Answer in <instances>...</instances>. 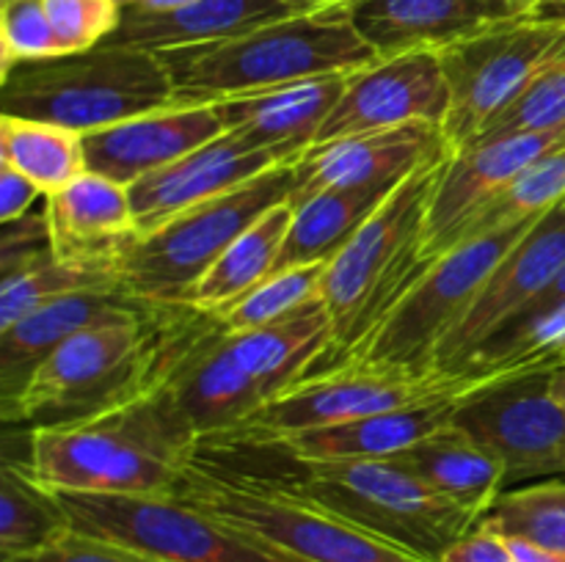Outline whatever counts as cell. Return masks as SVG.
<instances>
[{
	"label": "cell",
	"instance_id": "15",
	"mask_svg": "<svg viewBox=\"0 0 565 562\" xmlns=\"http://www.w3.org/2000/svg\"><path fill=\"white\" fill-rule=\"evenodd\" d=\"M565 264V207L541 215L522 240L500 259L461 323L445 336L430 378H450L486 342L519 317Z\"/></svg>",
	"mask_w": 565,
	"mask_h": 562
},
{
	"label": "cell",
	"instance_id": "29",
	"mask_svg": "<svg viewBox=\"0 0 565 562\" xmlns=\"http://www.w3.org/2000/svg\"><path fill=\"white\" fill-rule=\"evenodd\" d=\"M292 215H296V204L290 198L259 215L241 237H235L224 248V253L210 264L207 273L188 290L182 306L218 314L241 301L254 287L263 284L268 275H274L281 248L290 235Z\"/></svg>",
	"mask_w": 565,
	"mask_h": 562
},
{
	"label": "cell",
	"instance_id": "4",
	"mask_svg": "<svg viewBox=\"0 0 565 562\" xmlns=\"http://www.w3.org/2000/svg\"><path fill=\"white\" fill-rule=\"evenodd\" d=\"M177 102H221L326 75H351L379 55L342 11L290 14L193 47L160 50Z\"/></svg>",
	"mask_w": 565,
	"mask_h": 562
},
{
	"label": "cell",
	"instance_id": "37",
	"mask_svg": "<svg viewBox=\"0 0 565 562\" xmlns=\"http://www.w3.org/2000/svg\"><path fill=\"white\" fill-rule=\"evenodd\" d=\"M0 77L25 61L61 58L44 0H0Z\"/></svg>",
	"mask_w": 565,
	"mask_h": 562
},
{
	"label": "cell",
	"instance_id": "2",
	"mask_svg": "<svg viewBox=\"0 0 565 562\" xmlns=\"http://www.w3.org/2000/svg\"><path fill=\"white\" fill-rule=\"evenodd\" d=\"M199 439L163 391L147 389L75 422L33 428L25 468L58 494L171 499Z\"/></svg>",
	"mask_w": 565,
	"mask_h": 562
},
{
	"label": "cell",
	"instance_id": "34",
	"mask_svg": "<svg viewBox=\"0 0 565 562\" xmlns=\"http://www.w3.org/2000/svg\"><path fill=\"white\" fill-rule=\"evenodd\" d=\"M565 202V143L535 160L500 196L486 204L483 213L463 229L461 240L489 235L513 224H530Z\"/></svg>",
	"mask_w": 565,
	"mask_h": 562
},
{
	"label": "cell",
	"instance_id": "35",
	"mask_svg": "<svg viewBox=\"0 0 565 562\" xmlns=\"http://www.w3.org/2000/svg\"><path fill=\"white\" fill-rule=\"evenodd\" d=\"M323 273L326 262L276 270L263 284L254 287L252 292H246L241 301L226 306L215 317L232 334L279 323V320L292 317L312 303L323 301Z\"/></svg>",
	"mask_w": 565,
	"mask_h": 562
},
{
	"label": "cell",
	"instance_id": "50",
	"mask_svg": "<svg viewBox=\"0 0 565 562\" xmlns=\"http://www.w3.org/2000/svg\"><path fill=\"white\" fill-rule=\"evenodd\" d=\"M561 207H565V202H563V204H561Z\"/></svg>",
	"mask_w": 565,
	"mask_h": 562
},
{
	"label": "cell",
	"instance_id": "39",
	"mask_svg": "<svg viewBox=\"0 0 565 562\" xmlns=\"http://www.w3.org/2000/svg\"><path fill=\"white\" fill-rule=\"evenodd\" d=\"M565 127V53L505 110L483 138Z\"/></svg>",
	"mask_w": 565,
	"mask_h": 562
},
{
	"label": "cell",
	"instance_id": "5",
	"mask_svg": "<svg viewBox=\"0 0 565 562\" xmlns=\"http://www.w3.org/2000/svg\"><path fill=\"white\" fill-rule=\"evenodd\" d=\"M174 102L160 55L114 42L61 58L25 61L0 77V114L50 121L81 136Z\"/></svg>",
	"mask_w": 565,
	"mask_h": 562
},
{
	"label": "cell",
	"instance_id": "18",
	"mask_svg": "<svg viewBox=\"0 0 565 562\" xmlns=\"http://www.w3.org/2000/svg\"><path fill=\"white\" fill-rule=\"evenodd\" d=\"M441 149L450 147L439 127L423 121L315 143L296 160V187L290 202L334 187L397 182Z\"/></svg>",
	"mask_w": 565,
	"mask_h": 562
},
{
	"label": "cell",
	"instance_id": "49",
	"mask_svg": "<svg viewBox=\"0 0 565 562\" xmlns=\"http://www.w3.org/2000/svg\"><path fill=\"white\" fill-rule=\"evenodd\" d=\"M561 386H563V395H565V364L561 367Z\"/></svg>",
	"mask_w": 565,
	"mask_h": 562
},
{
	"label": "cell",
	"instance_id": "8",
	"mask_svg": "<svg viewBox=\"0 0 565 562\" xmlns=\"http://www.w3.org/2000/svg\"><path fill=\"white\" fill-rule=\"evenodd\" d=\"M533 224L535 220L505 226L450 248L425 270L423 279L381 320L379 328L340 364H370L430 378L436 350L445 336L461 323L491 270Z\"/></svg>",
	"mask_w": 565,
	"mask_h": 562
},
{
	"label": "cell",
	"instance_id": "45",
	"mask_svg": "<svg viewBox=\"0 0 565 562\" xmlns=\"http://www.w3.org/2000/svg\"><path fill=\"white\" fill-rule=\"evenodd\" d=\"M292 14H318V11H342L359 0H281Z\"/></svg>",
	"mask_w": 565,
	"mask_h": 562
},
{
	"label": "cell",
	"instance_id": "11",
	"mask_svg": "<svg viewBox=\"0 0 565 562\" xmlns=\"http://www.w3.org/2000/svg\"><path fill=\"white\" fill-rule=\"evenodd\" d=\"M565 53V22L516 17L439 53L450 110L441 125L447 147H469Z\"/></svg>",
	"mask_w": 565,
	"mask_h": 562
},
{
	"label": "cell",
	"instance_id": "16",
	"mask_svg": "<svg viewBox=\"0 0 565 562\" xmlns=\"http://www.w3.org/2000/svg\"><path fill=\"white\" fill-rule=\"evenodd\" d=\"M450 110V86H447L441 58L434 50H412L401 55H384L373 64L351 72L342 88L340 102L326 119L318 141L356 136L390 127L445 125Z\"/></svg>",
	"mask_w": 565,
	"mask_h": 562
},
{
	"label": "cell",
	"instance_id": "43",
	"mask_svg": "<svg viewBox=\"0 0 565 562\" xmlns=\"http://www.w3.org/2000/svg\"><path fill=\"white\" fill-rule=\"evenodd\" d=\"M508 540H511L516 562H565L563 551L544 549V545L530 543V540H519V538H508Z\"/></svg>",
	"mask_w": 565,
	"mask_h": 562
},
{
	"label": "cell",
	"instance_id": "10",
	"mask_svg": "<svg viewBox=\"0 0 565 562\" xmlns=\"http://www.w3.org/2000/svg\"><path fill=\"white\" fill-rule=\"evenodd\" d=\"M149 386L174 402L199 444L241 433L268 402L237 361L221 320L188 306H163Z\"/></svg>",
	"mask_w": 565,
	"mask_h": 562
},
{
	"label": "cell",
	"instance_id": "40",
	"mask_svg": "<svg viewBox=\"0 0 565 562\" xmlns=\"http://www.w3.org/2000/svg\"><path fill=\"white\" fill-rule=\"evenodd\" d=\"M11 562H154L149 556L138 554V551L127 549V545L114 543V540L94 538V534H83L72 529L66 538L58 543L47 545V549L36 551V554L20 556Z\"/></svg>",
	"mask_w": 565,
	"mask_h": 562
},
{
	"label": "cell",
	"instance_id": "30",
	"mask_svg": "<svg viewBox=\"0 0 565 562\" xmlns=\"http://www.w3.org/2000/svg\"><path fill=\"white\" fill-rule=\"evenodd\" d=\"M397 182L334 187V191H320L315 196L301 198V202H292L296 204V215H292L290 235H287L285 248H281L276 270L329 262L356 235L359 226L386 202V196L395 191Z\"/></svg>",
	"mask_w": 565,
	"mask_h": 562
},
{
	"label": "cell",
	"instance_id": "19",
	"mask_svg": "<svg viewBox=\"0 0 565 562\" xmlns=\"http://www.w3.org/2000/svg\"><path fill=\"white\" fill-rule=\"evenodd\" d=\"M218 136L224 121L213 102H174L83 136L86 169L130 187Z\"/></svg>",
	"mask_w": 565,
	"mask_h": 562
},
{
	"label": "cell",
	"instance_id": "1",
	"mask_svg": "<svg viewBox=\"0 0 565 562\" xmlns=\"http://www.w3.org/2000/svg\"><path fill=\"white\" fill-rule=\"evenodd\" d=\"M191 463L307 501L430 562L480 523L472 510L441 496L395 457L312 461L268 435L232 433L202 441Z\"/></svg>",
	"mask_w": 565,
	"mask_h": 562
},
{
	"label": "cell",
	"instance_id": "42",
	"mask_svg": "<svg viewBox=\"0 0 565 562\" xmlns=\"http://www.w3.org/2000/svg\"><path fill=\"white\" fill-rule=\"evenodd\" d=\"M39 196H42V193H39V187L33 185V182H28L25 176L17 174L14 169L0 163V220H3V224L31 213L33 202H36Z\"/></svg>",
	"mask_w": 565,
	"mask_h": 562
},
{
	"label": "cell",
	"instance_id": "48",
	"mask_svg": "<svg viewBox=\"0 0 565 562\" xmlns=\"http://www.w3.org/2000/svg\"><path fill=\"white\" fill-rule=\"evenodd\" d=\"M502 3H508V6H511L513 11H519V14L530 17V14H533L535 9H539L541 0H502Z\"/></svg>",
	"mask_w": 565,
	"mask_h": 562
},
{
	"label": "cell",
	"instance_id": "38",
	"mask_svg": "<svg viewBox=\"0 0 565 562\" xmlns=\"http://www.w3.org/2000/svg\"><path fill=\"white\" fill-rule=\"evenodd\" d=\"M44 11L64 55L99 47L125 20L119 0H44Z\"/></svg>",
	"mask_w": 565,
	"mask_h": 562
},
{
	"label": "cell",
	"instance_id": "26",
	"mask_svg": "<svg viewBox=\"0 0 565 562\" xmlns=\"http://www.w3.org/2000/svg\"><path fill=\"white\" fill-rule=\"evenodd\" d=\"M395 461L478 518H483L497 496L508 488V474L500 457L452 419L403 450Z\"/></svg>",
	"mask_w": 565,
	"mask_h": 562
},
{
	"label": "cell",
	"instance_id": "22",
	"mask_svg": "<svg viewBox=\"0 0 565 562\" xmlns=\"http://www.w3.org/2000/svg\"><path fill=\"white\" fill-rule=\"evenodd\" d=\"M44 218L55 257L86 268L116 270L121 251L141 235L127 185L94 171L44 196Z\"/></svg>",
	"mask_w": 565,
	"mask_h": 562
},
{
	"label": "cell",
	"instance_id": "28",
	"mask_svg": "<svg viewBox=\"0 0 565 562\" xmlns=\"http://www.w3.org/2000/svg\"><path fill=\"white\" fill-rule=\"evenodd\" d=\"M230 339L241 367L252 375L268 400L312 372L315 364L323 361L334 345L323 301L274 325L241 331V334L230 331Z\"/></svg>",
	"mask_w": 565,
	"mask_h": 562
},
{
	"label": "cell",
	"instance_id": "23",
	"mask_svg": "<svg viewBox=\"0 0 565 562\" xmlns=\"http://www.w3.org/2000/svg\"><path fill=\"white\" fill-rule=\"evenodd\" d=\"M348 75H326L213 102L224 132L254 149L301 158L340 102Z\"/></svg>",
	"mask_w": 565,
	"mask_h": 562
},
{
	"label": "cell",
	"instance_id": "9",
	"mask_svg": "<svg viewBox=\"0 0 565 562\" xmlns=\"http://www.w3.org/2000/svg\"><path fill=\"white\" fill-rule=\"evenodd\" d=\"M171 499L270 540L307 562H430L292 496L237 483L188 463Z\"/></svg>",
	"mask_w": 565,
	"mask_h": 562
},
{
	"label": "cell",
	"instance_id": "21",
	"mask_svg": "<svg viewBox=\"0 0 565 562\" xmlns=\"http://www.w3.org/2000/svg\"><path fill=\"white\" fill-rule=\"evenodd\" d=\"M342 14L381 58L412 50L441 53L475 33L524 17L502 0H359Z\"/></svg>",
	"mask_w": 565,
	"mask_h": 562
},
{
	"label": "cell",
	"instance_id": "20",
	"mask_svg": "<svg viewBox=\"0 0 565 562\" xmlns=\"http://www.w3.org/2000/svg\"><path fill=\"white\" fill-rule=\"evenodd\" d=\"M287 154L268 152V149H254L248 143L237 141L232 132L213 138L204 147L193 149L185 158L152 171L132 182L130 191L132 213H136L138 231H149L154 226L166 224L174 215L221 196L243 182L254 180L263 171L274 165L287 163Z\"/></svg>",
	"mask_w": 565,
	"mask_h": 562
},
{
	"label": "cell",
	"instance_id": "41",
	"mask_svg": "<svg viewBox=\"0 0 565 562\" xmlns=\"http://www.w3.org/2000/svg\"><path fill=\"white\" fill-rule=\"evenodd\" d=\"M439 562H516V554L505 534L480 521L463 538H458L439 556Z\"/></svg>",
	"mask_w": 565,
	"mask_h": 562
},
{
	"label": "cell",
	"instance_id": "32",
	"mask_svg": "<svg viewBox=\"0 0 565 562\" xmlns=\"http://www.w3.org/2000/svg\"><path fill=\"white\" fill-rule=\"evenodd\" d=\"M0 163L33 182L42 196H53L88 171L81 132L50 121L3 114H0Z\"/></svg>",
	"mask_w": 565,
	"mask_h": 562
},
{
	"label": "cell",
	"instance_id": "12",
	"mask_svg": "<svg viewBox=\"0 0 565 562\" xmlns=\"http://www.w3.org/2000/svg\"><path fill=\"white\" fill-rule=\"evenodd\" d=\"M58 499L75 532L114 540L154 562H307L177 499L103 494H58Z\"/></svg>",
	"mask_w": 565,
	"mask_h": 562
},
{
	"label": "cell",
	"instance_id": "44",
	"mask_svg": "<svg viewBox=\"0 0 565 562\" xmlns=\"http://www.w3.org/2000/svg\"><path fill=\"white\" fill-rule=\"evenodd\" d=\"M119 3L121 9L132 11V14H166V11L185 9L196 0H119Z\"/></svg>",
	"mask_w": 565,
	"mask_h": 562
},
{
	"label": "cell",
	"instance_id": "46",
	"mask_svg": "<svg viewBox=\"0 0 565 562\" xmlns=\"http://www.w3.org/2000/svg\"><path fill=\"white\" fill-rule=\"evenodd\" d=\"M557 303H565V264L561 268V273L552 279V284L546 287V290L541 292V295L535 298L524 312H533V309H550V306H557Z\"/></svg>",
	"mask_w": 565,
	"mask_h": 562
},
{
	"label": "cell",
	"instance_id": "6",
	"mask_svg": "<svg viewBox=\"0 0 565 562\" xmlns=\"http://www.w3.org/2000/svg\"><path fill=\"white\" fill-rule=\"evenodd\" d=\"M163 306L138 317L88 325L55 347L9 400H0L6 424L50 428L75 422L141 395L152 378Z\"/></svg>",
	"mask_w": 565,
	"mask_h": 562
},
{
	"label": "cell",
	"instance_id": "47",
	"mask_svg": "<svg viewBox=\"0 0 565 562\" xmlns=\"http://www.w3.org/2000/svg\"><path fill=\"white\" fill-rule=\"evenodd\" d=\"M530 17H539L546 22H565V0H541V6Z\"/></svg>",
	"mask_w": 565,
	"mask_h": 562
},
{
	"label": "cell",
	"instance_id": "3",
	"mask_svg": "<svg viewBox=\"0 0 565 562\" xmlns=\"http://www.w3.org/2000/svg\"><path fill=\"white\" fill-rule=\"evenodd\" d=\"M450 152L441 149L403 176L386 202L326 262L323 306L334 336L326 367L356 350L434 264L428 257V215Z\"/></svg>",
	"mask_w": 565,
	"mask_h": 562
},
{
	"label": "cell",
	"instance_id": "14",
	"mask_svg": "<svg viewBox=\"0 0 565 562\" xmlns=\"http://www.w3.org/2000/svg\"><path fill=\"white\" fill-rule=\"evenodd\" d=\"M467 391V383L456 378H428L370 364H337L329 369H312L270 397L241 433L279 439Z\"/></svg>",
	"mask_w": 565,
	"mask_h": 562
},
{
	"label": "cell",
	"instance_id": "13",
	"mask_svg": "<svg viewBox=\"0 0 565 562\" xmlns=\"http://www.w3.org/2000/svg\"><path fill=\"white\" fill-rule=\"evenodd\" d=\"M452 422L502 461L508 483L565 474L561 367L486 380L458 397Z\"/></svg>",
	"mask_w": 565,
	"mask_h": 562
},
{
	"label": "cell",
	"instance_id": "31",
	"mask_svg": "<svg viewBox=\"0 0 565 562\" xmlns=\"http://www.w3.org/2000/svg\"><path fill=\"white\" fill-rule=\"evenodd\" d=\"M72 532L70 512L58 494L28 474L25 463L0 468V560L36 554Z\"/></svg>",
	"mask_w": 565,
	"mask_h": 562
},
{
	"label": "cell",
	"instance_id": "24",
	"mask_svg": "<svg viewBox=\"0 0 565 562\" xmlns=\"http://www.w3.org/2000/svg\"><path fill=\"white\" fill-rule=\"evenodd\" d=\"M152 306L132 301L121 290H81L44 303L0 331V400L25 386L33 369L77 331L110 320L138 317Z\"/></svg>",
	"mask_w": 565,
	"mask_h": 562
},
{
	"label": "cell",
	"instance_id": "36",
	"mask_svg": "<svg viewBox=\"0 0 565 562\" xmlns=\"http://www.w3.org/2000/svg\"><path fill=\"white\" fill-rule=\"evenodd\" d=\"M480 521L505 538L530 540L565 554V479L505 488Z\"/></svg>",
	"mask_w": 565,
	"mask_h": 562
},
{
	"label": "cell",
	"instance_id": "27",
	"mask_svg": "<svg viewBox=\"0 0 565 562\" xmlns=\"http://www.w3.org/2000/svg\"><path fill=\"white\" fill-rule=\"evenodd\" d=\"M290 14L292 11L281 0H196L185 9L166 11V14L125 11L119 31L108 42L160 53V50L224 42Z\"/></svg>",
	"mask_w": 565,
	"mask_h": 562
},
{
	"label": "cell",
	"instance_id": "25",
	"mask_svg": "<svg viewBox=\"0 0 565 562\" xmlns=\"http://www.w3.org/2000/svg\"><path fill=\"white\" fill-rule=\"evenodd\" d=\"M458 397L461 395L436 397V400L392 408V411L351 419V422L279 435L276 441L285 450H290L292 455L312 457V461H379V457H397L403 450H408L419 439H425L428 433L439 430L441 424L450 422Z\"/></svg>",
	"mask_w": 565,
	"mask_h": 562
},
{
	"label": "cell",
	"instance_id": "17",
	"mask_svg": "<svg viewBox=\"0 0 565 562\" xmlns=\"http://www.w3.org/2000/svg\"><path fill=\"white\" fill-rule=\"evenodd\" d=\"M565 143V127L480 138L447 158L428 215V257H445L463 229L535 160Z\"/></svg>",
	"mask_w": 565,
	"mask_h": 562
},
{
	"label": "cell",
	"instance_id": "7",
	"mask_svg": "<svg viewBox=\"0 0 565 562\" xmlns=\"http://www.w3.org/2000/svg\"><path fill=\"white\" fill-rule=\"evenodd\" d=\"M292 187L296 160H287L138 235L116 259L121 292L143 306H182L224 248L259 215L287 202Z\"/></svg>",
	"mask_w": 565,
	"mask_h": 562
},
{
	"label": "cell",
	"instance_id": "33",
	"mask_svg": "<svg viewBox=\"0 0 565 562\" xmlns=\"http://www.w3.org/2000/svg\"><path fill=\"white\" fill-rule=\"evenodd\" d=\"M81 290H121L114 268L64 262L53 248L0 264V331L44 303Z\"/></svg>",
	"mask_w": 565,
	"mask_h": 562
}]
</instances>
